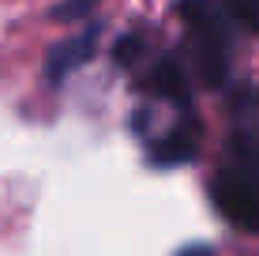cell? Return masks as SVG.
Wrapping results in <instances>:
<instances>
[{
    "mask_svg": "<svg viewBox=\"0 0 259 256\" xmlns=\"http://www.w3.org/2000/svg\"><path fill=\"white\" fill-rule=\"evenodd\" d=\"M94 8V0H64V4H57L53 8V19H60V23H71V19H83L87 12Z\"/></svg>",
    "mask_w": 259,
    "mask_h": 256,
    "instance_id": "7",
    "label": "cell"
},
{
    "mask_svg": "<svg viewBox=\"0 0 259 256\" xmlns=\"http://www.w3.org/2000/svg\"><path fill=\"white\" fill-rule=\"evenodd\" d=\"M181 256H214L210 249H203V245H195V249H184Z\"/></svg>",
    "mask_w": 259,
    "mask_h": 256,
    "instance_id": "9",
    "label": "cell"
},
{
    "mask_svg": "<svg viewBox=\"0 0 259 256\" xmlns=\"http://www.w3.org/2000/svg\"><path fill=\"white\" fill-rule=\"evenodd\" d=\"M158 166H177V162H192L195 158V128L192 125H181L173 128L165 139H158L154 151H150Z\"/></svg>",
    "mask_w": 259,
    "mask_h": 256,
    "instance_id": "5",
    "label": "cell"
},
{
    "mask_svg": "<svg viewBox=\"0 0 259 256\" xmlns=\"http://www.w3.org/2000/svg\"><path fill=\"white\" fill-rule=\"evenodd\" d=\"M214 207L244 234H259V155L240 151L237 162L222 166L210 181Z\"/></svg>",
    "mask_w": 259,
    "mask_h": 256,
    "instance_id": "1",
    "label": "cell"
},
{
    "mask_svg": "<svg viewBox=\"0 0 259 256\" xmlns=\"http://www.w3.org/2000/svg\"><path fill=\"white\" fill-rule=\"evenodd\" d=\"M147 91L158 94V98H165V102H181V105H188V98H192L184 68L177 64V60H169V57L158 60V64L147 72Z\"/></svg>",
    "mask_w": 259,
    "mask_h": 256,
    "instance_id": "4",
    "label": "cell"
},
{
    "mask_svg": "<svg viewBox=\"0 0 259 256\" xmlns=\"http://www.w3.org/2000/svg\"><path fill=\"white\" fill-rule=\"evenodd\" d=\"M139 46H143V38H139V34H128V38H120V42H117L113 57H117L120 64H132V60L139 57Z\"/></svg>",
    "mask_w": 259,
    "mask_h": 256,
    "instance_id": "8",
    "label": "cell"
},
{
    "mask_svg": "<svg viewBox=\"0 0 259 256\" xmlns=\"http://www.w3.org/2000/svg\"><path fill=\"white\" fill-rule=\"evenodd\" d=\"M94 42H98V26L75 34V38H68V42H60V46H53L49 60H46V79L49 83H60L71 68L87 64V60L94 57Z\"/></svg>",
    "mask_w": 259,
    "mask_h": 256,
    "instance_id": "3",
    "label": "cell"
},
{
    "mask_svg": "<svg viewBox=\"0 0 259 256\" xmlns=\"http://www.w3.org/2000/svg\"><path fill=\"white\" fill-rule=\"evenodd\" d=\"M222 8H226V15L233 23H240L244 30L259 34V0H222Z\"/></svg>",
    "mask_w": 259,
    "mask_h": 256,
    "instance_id": "6",
    "label": "cell"
},
{
    "mask_svg": "<svg viewBox=\"0 0 259 256\" xmlns=\"http://www.w3.org/2000/svg\"><path fill=\"white\" fill-rule=\"evenodd\" d=\"M181 15L188 23L203 79L210 87L226 83V76H229V26H226V19L229 15L214 12L210 0H181Z\"/></svg>",
    "mask_w": 259,
    "mask_h": 256,
    "instance_id": "2",
    "label": "cell"
}]
</instances>
